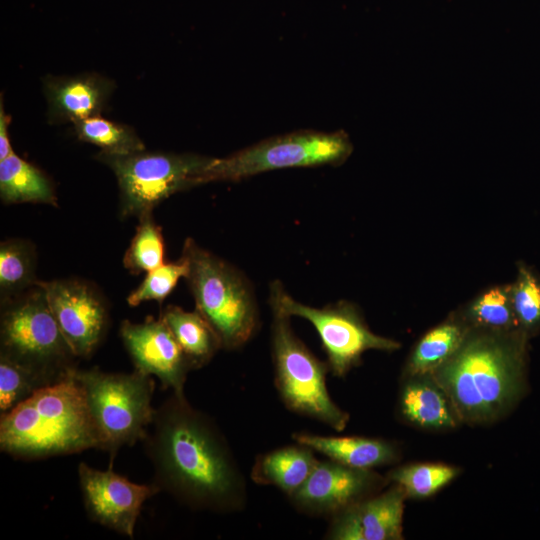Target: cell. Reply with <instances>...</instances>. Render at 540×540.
<instances>
[{"instance_id":"11","label":"cell","mask_w":540,"mask_h":540,"mask_svg":"<svg viewBox=\"0 0 540 540\" xmlns=\"http://www.w3.org/2000/svg\"><path fill=\"white\" fill-rule=\"evenodd\" d=\"M77 474L84 508L91 521L129 538L134 537L144 503L161 492L153 482H131L111 465L107 470H98L81 462Z\"/></svg>"},{"instance_id":"8","label":"cell","mask_w":540,"mask_h":540,"mask_svg":"<svg viewBox=\"0 0 540 540\" xmlns=\"http://www.w3.org/2000/svg\"><path fill=\"white\" fill-rule=\"evenodd\" d=\"M95 158L116 176L122 218H139L169 196L200 185L202 173L213 160L193 153L146 149L128 154L100 151Z\"/></svg>"},{"instance_id":"24","label":"cell","mask_w":540,"mask_h":540,"mask_svg":"<svg viewBox=\"0 0 540 540\" xmlns=\"http://www.w3.org/2000/svg\"><path fill=\"white\" fill-rule=\"evenodd\" d=\"M464 336L463 329L456 323H445L429 331L410 358L411 374H431L457 350Z\"/></svg>"},{"instance_id":"27","label":"cell","mask_w":540,"mask_h":540,"mask_svg":"<svg viewBox=\"0 0 540 540\" xmlns=\"http://www.w3.org/2000/svg\"><path fill=\"white\" fill-rule=\"evenodd\" d=\"M48 384L28 368L0 355V415Z\"/></svg>"},{"instance_id":"18","label":"cell","mask_w":540,"mask_h":540,"mask_svg":"<svg viewBox=\"0 0 540 540\" xmlns=\"http://www.w3.org/2000/svg\"><path fill=\"white\" fill-rule=\"evenodd\" d=\"M318 461L314 450L296 443L258 455L250 477L256 484L274 486L288 497L306 481Z\"/></svg>"},{"instance_id":"19","label":"cell","mask_w":540,"mask_h":540,"mask_svg":"<svg viewBox=\"0 0 540 540\" xmlns=\"http://www.w3.org/2000/svg\"><path fill=\"white\" fill-rule=\"evenodd\" d=\"M0 198L4 204L41 203L58 207L51 179L14 152L0 160Z\"/></svg>"},{"instance_id":"17","label":"cell","mask_w":540,"mask_h":540,"mask_svg":"<svg viewBox=\"0 0 540 540\" xmlns=\"http://www.w3.org/2000/svg\"><path fill=\"white\" fill-rule=\"evenodd\" d=\"M292 438L330 460L353 468L371 469L388 465L398 456L396 448L382 439L323 436L309 432L293 433Z\"/></svg>"},{"instance_id":"2","label":"cell","mask_w":540,"mask_h":540,"mask_svg":"<svg viewBox=\"0 0 540 540\" xmlns=\"http://www.w3.org/2000/svg\"><path fill=\"white\" fill-rule=\"evenodd\" d=\"M93 448L102 450V444L74 372L0 417V449L14 458L38 460Z\"/></svg>"},{"instance_id":"29","label":"cell","mask_w":540,"mask_h":540,"mask_svg":"<svg viewBox=\"0 0 540 540\" xmlns=\"http://www.w3.org/2000/svg\"><path fill=\"white\" fill-rule=\"evenodd\" d=\"M472 318L491 330H507L518 324L509 289L493 288L482 294L471 307Z\"/></svg>"},{"instance_id":"13","label":"cell","mask_w":540,"mask_h":540,"mask_svg":"<svg viewBox=\"0 0 540 540\" xmlns=\"http://www.w3.org/2000/svg\"><path fill=\"white\" fill-rule=\"evenodd\" d=\"M384 482L371 469L319 460L306 481L290 496L301 513L329 520L352 504L371 496Z\"/></svg>"},{"instance_id":"5","label":"cell","mask_w":540,"mask_h":540,"mask_svg":"<svg viewBox=\"0 0 540 540\" xmlns=\"http://www.w3.org/2000/svg\"><path fill=\"white\" fill-rule=\"evenodd\" d=\"M0 355L33 371L48 385L78 368L79 358L65 339L39 282L1 304Z\"/></svg>"},{"instance_id":"6","label":"cell","mask_w":540,"mask_h":540,"mask_svg":"<svg viewBox=\"0 0 540 540\" xmlns=\"http://www.w3.org/2000/svg\"><path fill=\"white\" fill-rule=\"evenodd\" d=\"M85 394L88 409L101 440L109 453V465L123 446L143 441L154 420L152 376L138 370L110 373L98 368L74 371Z\"/></svg>"},{"instance_id":"26","label":"cell","mask_w":540,"mask_h":540,"mask_svg":"<svg viewBox=\"0 0 540 540\" xmlns=\"http://www.w3.org/2000/svg\"><path fill=\"white\" fill-rule=\"evenodd\" d=\"M456 468L443 464H412L396 468L387 480L403 488L406 496L429 497L448 484L456 475Z\"/></svg>"},{"instance_id":"12","label":"cell","mask_w":540,"mask_h":540,"mask_svg":"<svg viewBox=\"0 0 540 540\" xmlns=\"http://www.w3.org/2000/svg\"><path fill=\"white\" fill-rule=\"evenodd\" d=\"M50 309L78 358L89 357L107 330L106 302L89 283L79 279L39 280Z\"/></svg>"},{"instance_id":"10","label":"cell","mask_w":540,"mask_h":540,"mask_svg":"<svg viewBox=\"0 0 540 540\" xmlns=\"http://www.w3.org/2000/svg\"><path fill=\"white\" fill-rule=\"evenodd\" d=\"M269 304L314 326L326 352L329 371L336 377H344L358 365L367 350L393 351L400 347L398 342L371 332L357 310L347 302L321 308L308 306L291 297L283 284L275 280L270 285Z\"/></svg>"},{"instance_id":"3","label":"cell","mask_w":540,"mask_h":540,"mask_svg":"<svg viewBox=\"0 0 540 540\" xmlns=\"http://www.w3.org/2000/svg\"><path fill=\"white\" fill-rule=\"evenodd\" d=\"M497 332L465 334L457 350L431 373L465 421L495 419L518 392L519 348Z\"/></svg>"},{"instance_id":"4","label":"cell","mask_w":540,"mask_h":540,"mask_svg":"<svg viewBox=\"0 0 540 540\" xmlns=\"http://www.w3.org/2000/svg\"><path fill=\"white\" fill-rule=\"evenodd\" d=\"M188 265L185 279L195 309L209 323L221 349L246 344L259 327V313L252 286L230 263L187 238L182 255Z\"/></svg>"},{"instance_id":"20","label":"cell","mask_w":540,"mask_h":540,"mask_svg":"<svg viewBox=\"0 0 540 540\" xmlns=\"http://www.w3.org/2000/svg\"><path fill=\"white\" fill-rule=\"evenodd\" d=\"M160 317L171 330L192 370L206 366L221 349L217 335L196 309L189 312L168 305Z\"/></svg>"},{"instance_id":"9","label":"cell","mask_w":540,"mask_h":540,"mask_svg":"<svg viewBox=\"0 0 540 540\" xmlns=\"http://www.w3.org/2000/svg\"><path fill=\"white\" fill-rule=\"evenodd\" d=\"M352 152L344 132L300 131L271 138L224 158H213L200 177V184L238 181L283 168L337 165Z\"/></svg>"},{"instance_id":"23","label":"cell","mask_w":540,"mask_h":540,"mask_svg":"<svg viewBox=\"0 0 540 540\" xmlns=\"http://www.w3.org/2000/svg\"><path fill=\"white\" fill-rule=\"evenodd\" d=\"M73 129L80 141L96 145L103 152L128 154L145 149L133 128L105 119L101 115L77 121L73 123Z\"/></svg>"},{"instance_id":"1","label":"cell","mask_w":540,"mask_h":540,"mask_svg":"<svg viewBox=\"0 0 540 540\" xmlns=\"http://www.w3.org/2000/svg\"><path fill=\"white\" fill-rule=\"evenodd\" d=\"M153 483L193 510H244L247 485L224 434L185 394L172 393L156 408L142 441Z\"/></svg>"},{"instance_id":"25","label":"cell","mask_w":540,"mask_h":540,"mask_svg":"<svg viewBox=\"0 0 540 540\" xmlns=\"http://www.w3.org/2000/svg\"><path fill=\"white\" fill-rule=\"evenodd\" d=\"M153 212L140 216L123 265L132 274L149 272L164 264L165 244L160 226L155 222Z\"/></svg>"},{"instance_id":"22","label":"cell","mask_w":540,"mask_h":540,"mask_svg":"<svg viewBox=\"0 0 540 540\" xmlns=\"http://www.w3.org/2000/svg\"><path fill=\"white\" fill-rule=\"evenodd\" d=\"M34 245L24 239H7L0 244V304L8 302L38 284Z\"/></svg>"},{"instance_id":"16","label":"cell","mask_w":540,"mask_h":540,"mask_svg":"<svg viewBox=\"0 0 540 540\" xmlns=\"http://www.w3.org/2000/svg\"><path fill=\"white\" fill-rule=\"evenodd\" d=\"M114 87L110 79L95 73L46 77L44 93L49 122L73 124L100 115Z\"/></svg>"},{"instance_id":"31","label":"cell","mask_w":540,"mask_h":540,"mask_svg":"<svg viewBox=\"0 0 540 540\" xmlns=\"http://www.w3.org/2000/svg\"><path fill=\"white\" fill-rule=\"evenodd\" d=\"M11 117L5 113L3 99H0V160L6 158L14 151L8 137V125Z\"/></svg>"},{"instance_id":"7","label":"cell","mask_w":540,"mask_h":540,"mask_svg":"<svg viewBox=\"0 0 540 540\" xmlns=\"http://www.w3.org/2000/svg\"><path fill=\"white\" fill-rule=\"evenodd\" d=\"M272 310L271 355L274 384L290 411L342 431L349 414L340 408L327 388V362L321 361L295 334L290 316Z\"/></svg>"},{"instance_id":"14","label":"cell","mask_w":540,"mask_h":540,"mask_svg":"<svg viewBox=\"0 0 540 540\" xmlns=\"http://www.w3.org/2000/svg\"><path fill=\"white\" fill-rule=\"evenodd\" d=\"M120 336L135 370L156 376L163 389L184 394L191 366L165 321L146 317L142 323L123 320Z\"/></svg>"},{"instance_id":"30","label":"cell","mask_w":540,"mask_h":540,"mask_svg":"<svg viewBox=\"0 0 540 540\" xmlns=\"http://www.w3.org/2000/svg\"><path fill=\"white\" fill-rule=\"evenodd\" d=\"M518 323L527 328L540 322V283L527 269L519 270L518 278L509 289Z\"/></svg>"},{"instance_id":"28","label":"cell","mask_w":540,"mask_h":540,"mask_svg":"<svg viewBox=\"0 0 540 540\" xmlns=\"http://www.w3.org/2000/svg\"><path fill=\"white\" fill-rule=\"evenodd\" d=\"M188 265L183 257L178 261L164 263L147 272L145 279L127 297L129 306L134 307L145 301L161 303L173 291L178 280L187 275Z\"/></svg>"},{"instance_id":"21","label":"cell","mask_w":540,"mask_h":540,"mask_svg":"<svg viewBox=\"0 0 540 540\" xmlns=\"http://www.w3.org/2000/svg\"><path fill=\"white\" fill-rule=\"evenodd\" d=\"M443 390L428 380H412L404 386L400 397L402 414L409 421L432 429L450 428L456 425L453 409Z\"/></svg>"},{"instance_id":"15","label":"cell","mask_w":540,"mask_h":540,"mask_svg":"<svg viewBox=\"0 0 540 540\" xmlns=\"http://www.w3.org/2000/svg\"><path fill=\"white\" fill-rule=\"evenodd\" d=\"M406 493L395 484L387 491L368 496L330 519L326 539L398 540L402 539V520Z\"/></svg>"}]
</instances>
